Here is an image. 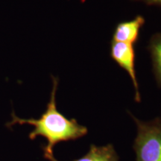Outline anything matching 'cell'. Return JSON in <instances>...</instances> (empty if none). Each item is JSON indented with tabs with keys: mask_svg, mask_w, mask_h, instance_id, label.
Masks as SVG:
<instances>
[{
	"mask_svg": "<svg viewBox=\"0 0 161 161\" xmlns=\"http://www.w3.org/2000/svg\"><path fill=\"white\" fill-rule=\"evenodd\" d=\"M52 83L50 101L46 111L40 119H21L13 113L11 122L7 125V126H12L15 124H29L35 127L29 134V138L34 140L38 136H41L47 140V145L43 147L45 158L53 155V148L58 142L77 140L86 135L88 132L87 128L80 125L75 119H69L58 111L56 105L58 78L52 76Z\"/></svg>",
	"mask_w": 161,
	"mask_h": 161,
	"instance_id": "6da1fadb",
	"label": "cell"
},
{
	"mask_svg": "<svg viewBox=\"0 0 161 161\" xmlns=\"http://www.w3.org/2000/svg\"><path fill=\"white\" fill-rule=\"evenodd\" d=\"M132 117L137 126L134 143L136 161H161V119L144 122Z\"/></svg>",
	"mask_w": 161,
	"mask_h": 161,
	"instance_id": "7a4b0ae2",
	"label": "cell"
},
{
	"mask_svg": "<svg viewBox=\"0 0 161 161\" xmlns=\"http://www.w3.org/2000/svg\"><path fill=\"white\" fill-rule=\"evenodd\" d=\"M110 56L120 67L128 72L135 89V99L140 102V94L135 71V50L134 45L112 40Z\"/></svg>",
	"mask_w": 161,
	"mask_h": 161,
	"instance_id": "3957f363",
	"label": "cell"
},
{
	"mask_svg": "<svg viewBox=\"0 0 161 161\" xmlns=\"http://www.w3.org/2000/svg\"><path fill=\"white\" fill-rule=\"evenodd\" d=\"M145 23L142 16H137L130 21L119 23L116 25L113 35V41L134 45L138 40L141 28Z\"/></svg>",
	"mask_w": 161,
	"mask_h": 161,
	"instance_id": "277c9868",
	"label": "cell"
},
{
	"mask_svg": "<svg viewBox=\"0 0 161 161\" xmlns=\"http://www.w3.org/2000/svg\"><path fill=\"white\" fill-rule=\"evenodd\" d=\"M45 158L50 161H58L53 155ZM74 161H119V157L112 144L100 147L91 145L89 152L85 155Z\"/></svg>",
	"mask_w": 161,
	"mask_h": 161,
	"instance_id": "5b68a950",
	"label": "cell"
},
{
	"mask_svg": "<svg viewBox=\"0 0 161 161\" xmlns=\"http://www.w3.org/2000/svg\"><path fill=\"white\" fill-rule=\"evenodd\" d=\"M148 48L152 56L153 71L157 83L161 86V34L153 36Z\"/></svg>",
	"mask_w": 161,
	"mask_h": 161,
	"instance_id": "8992f818",
	"label": "cell"
},
{
	"mask_svg": "<svg viewBox=\"0 0 161 161\" xmlns=\"http://www.w3.org/2000/svg\"><path fill=\"white\" fill-rule=\"evenodd\" d=\"M146 3L150 5H156L161 6V0H144Z\"/></svg>",
	"mask_w": 161,
	"mask_h": 161,
	"instance_id": "52a82bcc",
	"label": "cell"
}]
</instances>
